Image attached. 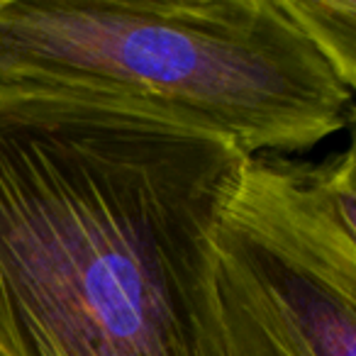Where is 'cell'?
Returning a JSON list of instances; mask_svg holds the SVG:
<instances>
[{
    "label": "cell",
    "mask_w": 356,
    "mask_h": 356,
    "mask_svg": "<svg viewBox=\"0 0 356 356\" xmlns=\"http://www.w3.org/2000/svg\"><path fill=\"white\" fill-rule=\"evenodd\" d=\"M0 103L129 110L257 156L337 134L354 86L300 0H0Z\"/></svg>",
    "instance_id": "obj_2"
},
{
    "label": "cell",
    "mask_w": 356,
    "mask_h": 356,
    "mask_svg": "<svg viewBox=\"0 0 356 356\" xmlns=\"http://www.w3.org/2000/svg\"><path fill=\"white\" fill-rule=\"evenodd\" d=\"M203 356H356L351 147L247 159L205 249Z\"/></svg>",
    "instance_id": "obj_3"
},
{
    "label": "cell",
    "mask_w": 356,
    "mask_h": 356,
    "mask_svg": "<svg viewBox=\"0 0 356 356\" xmlns=\"http://www.w3.org/2000/svg\"><path fill=\"white\" fill-rule=\"evenodd\" d=\"M232 142L86 103H0V356H203Z\"/></svg>",
    "instance_id": "obj_1"
},
{
    "label": "cell",
    "mask_w": 356,
    "mask_h": 356,
    "mask_svg": "<svg viewBox=\"0 0 356 356\" xmlns=\"http://www.w3.org/2000/svg\"><path fill=\"white\" fill-rule=\"evenodd\" d=\"M300 13L317 47L339 76L356 88V3L354 0H300Z\"/></svg>",
    "instance_id": "obj_4"
}]
</instances>
